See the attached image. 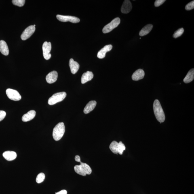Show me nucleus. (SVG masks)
<instances>
[{
  "instance_id": "aec40b11",
  "label": "nucleus",
  "mask_w": 194,
  "mask_h": 194,
  "mask_svg": "<svg viewBox=\"0 0 194 194\" xmlns=\"http://www.w3.org/2000/svg\"><path fill=\"white\" fill-rule=\"evenodd\" d=\"M153 28V25L152 24H148L142 28L141 30L139 35L141 37L147 35L151 31Z\"/></svg>"
},
{
  "instance_id": "ddd939ff",
  "label": "nucleus",
  "mask_w": 194,
  "mask_h": 194,
  "mask_svg": "<svg viewBox=\"0 0 194 194\" xmlns=\"http://www.w3.org/2000/svg\"><path fill=\"white\" fill-rule=\"evenodd\" d=\"M144 72L142 69H138L133 73L132 75V79L133 80L137 81L141 79L144 77Z\"/></svg>"
},
{
  "instance_id": "5701e85b",
  "label": "nucleus",
  "mask_w": 194,
  "mask_h": 194,
  "mask_svg": "<svg viewBox=\"0 0 194 194\" xmlns=\"http://www.w3.org/2000/svg\"><path fill=\"white\" fill-rule=\"evenodd\" d=\"M45 178V175L43 173H40L37 175V178H36V182L37 183H40L43 182Z\"/></svg>"
},
{
  "instance_id": "c85d7f7f",
  "label": "nucleus",
  "mask_w": 194,
  "mask_h": 194,
  "mask_svg": "<svg viewBox=\"0 0 194 194\" xmlns=\"http://www.w3.org/2000/svg\"><path fill=\"white\" fill-rule=\"evenodd\" d=\"M6 115V112L3 110H0V121L5 118Z\"/></svg>"
},
{
  "instance_id": "a878e982",
  "label": "nucleus",
  "mask_w": 194,
  "mask_h": 194,
  "mask_svg": "<svg viewBox=\"0 0 194 194\" xmlns=\"http://www.w3.org/2000/svg\"><path fill=\"white\" fill-rule=\"evenodd\" d=\"M118 144V153H119V154L122 155L124 151L125 150V147L124 144L122 142H119Z\"/></svg>"
},
{
  "instance_id": "a211bd4d",
  "label": "nucleus",
  "mask_w": 194,
  "mask_h": 194,
  "mask_svg": "<svg viewBox=\"0 0 194 194\" xmlns=\"http://www.w3.org/2000/svg\"><path fill=\"white\" fill-rule=\"evenodd\" d=\"M0 52L5 56H8L9 50L7 44L5 41H0Z\"/></svg>"
},
{
  "instance_id": "0eeeda50",
  "label": "nucleus",
  "mask_w": 194,
  "mask_h": 194,
  "mask_svg": "<svg viewBox=\"0 0 194 194\" xmlns=\"http://www.w3.org/2000/svg\"><path fill=\"white\" fill-rule=\"evenodd\" d=\"M57 18L58 20L62 22L69 21L73 23H77L80 21V19L79 18L74 16L57 15Z\"/></svg>"
},
{
  "instance_id": "f8f14e48",
  "label": "nucleus",
  "mask_w": 194,
  "mask_h": 194,
  "mask_svg": "<svg viewBox=\"0 0 194 194\" xmlns=\"http://www.w3.org/2000/svg\"><path fill=\"white\" fill-rule=\"evenodd\" d=\"M113 48L112 45H106L103 48L99 51L97 54V57L99 58L103 59L105 57L106 53L109 52Z\"/></svg>"
},
{
  "instance_id": "393cba45",
  "label": "nucleus",
  "mask_w": 194,
  "mask_h": 194,
  "mask_svg": "<svg viewBox=\"0 0 194 194\" xmlns=\"http://www.w3.org/2000/svg\"><path fill=\"white\" fill-rule=\"evenodd\" d=\"M12 2L13 5L20 7L23 6L25 3V0H13Z\"/></svg>"
},
{
  "instance_id": "b1692460",
  "label": "nucleus",
  "mask_w": 194,
  "mask_h": 194,
  "mask_svg": "<svg viewBox=\"0 0 194 194\" xmlns=\"http://www.w3.org/2000/svg\"><path fill=\"white\" fill-rule=\"evenodd\" d=\"M184 28H180L175 32L173 35V37L174 38H177L180 37L184 33Z\"/></svg>"
},
{
  "instance_id": "bb28decb",
  "label": "nucleus",
  "mask_w": 194,
  "mask_h": 194,
  "mask_svg": "<svg viewBox=\"0 0 194 194\" xmlns=\"http://www.w3.org/2000/svg\"><path fill=\"white\" fill-rule=\"evenodd\" d=\"M194 8V1H193L191 2L188 3L187 5H186L185 9L186 10L190 11L192 9H193Z\"/></svg>"
},
{
  "instance_id": "f3484780",
  "label": "nucleus",
  "mask_w": 194,
  "mask_h": 194,
  "mask_svg": "<svg viewBox=\"0 0 194 194\" xmlns=\"http://www.w3.org/2000/svg\"><path fill=\"white\" fill-rule=\"evenodd\" d=\"M94 77L92 72L87 71L83 74L81 77V81L82 84L86 83L87 82L91 81Z\"/></svg>"
},
{
  "instance_id": "9d476101",
  "label": "nucleus",
  "mask_w": 194,
  "mask_h": 194,
  "mask_svg": "<svg viewBox=\"0 0 194 194\" xmlns=\"http://www.w3.org/2000/svg\"><path fill=\"white\" fill-rule=\"evenodd\" d=\"M132 8V3L128 0H125L121 8V12L127 14L130 12Z\"/></svg>"
},
{
  "instance_id": "4468645a",
  "label": "nucleus",
  "mask_w": 194,
  "mask_h": 194,
  "mask_svg": "<svg viewBox=\"0 0 194 194\" xmlns=\"http://www.w3.org/2000/svg\"><path fill=\"white\" fill-rule=\"evenodd\" d=\"M69 66L71 73L73 74L76 73L79 68V64L77 62L75 61L72 58L70 60Z\"/></svg>"
},
{
  "instance_id": "6ab92c4d",
  "label": "nucleus",
  "mask_w": 194,
  "mask_h": 194,
  "mask_svg": "<svg viewBox=\"0 0 194 194\" xmlns=\"http://www.w3.org/2000/svg\"><path fill=\"white\" fill-rule=\"evenodd\" d=\"M97 102L95 101H91L86 106L83 112L86 114H88L94 109L96 105Z\"/></svg>"
},
{
  "instance_id": "f257e3e1",
  "label": "nucleus",
  "mask_w": 194,
  "mask_h": 194,
  "mask_svg": "<svg viewBox=\"0 0 194 194\" xmlns=\"http://www.w3.org/2000/svg\"><path fill=\"white\" fill-rule=\"evenodd\" d=\"M154 113L156 118L160 123L164 122L165 117L162 108L159 100L156 99L153 104Z\"/></svg>"
},
{
  "instance_id": "c756f323",
  "label": "nucleus",
  "mask_w": 194,
  "mask_h": 194,
  "mask_svg": "<svg viewBox=\"0 0 194 194\" xmlns=\"http://www.w3.org/2000/svg\"><path fill=\"white\" fill-rule=\"evenodd\" d=\"M67 191L66 190H62L57 193H56V194H67Z\"/></svg>"
},
{
  "instance_id": "2eb2a0df",
  "label": "nucleus",
  "mask_w": 194,
  "mask_h": 194,
  "mask_svg": "<svg viewBox=\"0 0 194 194\" xmlns=\"http://www.w3.org/2000/svg\"><path fill=\"white\" fill-rule=\"evenodd\" d=\"M3 156L7 160L12 161L16 158L17 155L16 152L8 151L5 152L3 154Z\"/></svg>"
},
{
  "instance_id": "7c9ffc66",
  "label": "nucleus",
  "mask_w": 194,
  "mask_h": 194,
  "mask_svg": "<svg viewBox=\"0 0 194 194\" xmlns=\"http://www.w3.org/2000/svg\"><path fill=\"white\" fill-rule=\"evenodd\" d=\"M75 160L76 161L80 163L81 162L80 157L79 156V155L75 156Z\"/></svg>"
},
{
  "instance_id": "423d86ee",
  "label": "nucleus",
  "mask_w": 194,
  "mask_h": 194,
  "mask_svg": "<svg viewBox=\"0 0 194 194\" xmlns=\"http://www.w3.org/2000/svg\"><path fill=\"white\" fill-rule=\"evenodd\" d=\"M42 49L44 57L46 60H49L51 57V54L50 53L52 49V45L50 42H47L45 41L44 43Z\"/></svg>"
},
{
  "instance_id": "20e7f679",
  "label": "nucleus",
  "mask_w": 194,
  "mask_h": 194,
  "mask_svg": "<svg viewBox=\"0 0 194 194\" xmlns=\"http://www.w3.org/2000/svg\"><path fill=\"white\" fill-rule=\"evenodd\" d=\"M66 96V93L64 92L56 93L49 99L48 103L50 105H53L58 102L62 101Z\"/></svg>"
},
{
  "instance_id": "7ed1b4c3",
  "label": "nucleus",
  "mask_w": 194,
  "mask_h": 194,
  "mask_svg": "<svg viewBox=\"0 0 194 194\" xmlns=\"http://www.w3.org/2000/svg\"><path fill=\"white\" fill-rule=\"evenodd\" d=\"M80 165H76L74 169L77 174L82 176H85L86 175H90L92 173V169L86 163L80 162Z\"/></svg>"
},
{
  "instance_id": "412c9836",
  "label": "nucleus",
  "mask_w": 194,
  "mask_h": 194,
  "mask_svg": "<svg viewBox=\"0 0 194 194\" xmlns=\"http://www.w3.org/2000/svg\"><path fill=\"white\" fill-rule=\"evenodd\" d=\"M194 78V68L190 70L184 78L183 81L184 83H188L193 81Z\"/></svg>"
},
{
  "instance_id": "cd10ccee",
  "label": "nucleus",
  "mask_w": 194,
  "mask_h": 194,
  "mask_svg": "<svg viewBox=\"0 0 194 194\" xmlns=\"http://www.w3.org/2000/svg\"><path fill=\"white\" fill-rule=\"evenodd\" d=\"M166 1L165 0H156L155 2L154 5L156 7H158L163 4Z\"/></svg>"
},
{
  "instance_id": "f03ea898",
  "label": "nucleus",
  "mask_w": 194,
  "mask_h": 194,
  "mask_svg": "<svg viewBox=\"0 0 194 194\" xmlns=\"http://www.w3.org/2000/svg\"><path fill=\"white\" fill-rule=\"evenodd\" d=\"M65 131V127L64 123L63 122L58 123L53 129V136L54 139L56 141L60 140L63 136Z\"/></svg>"
},
{
  "instance_id": "9b49d317",
  "label": "nucleus",
  "mask_w": 194,
  "mask_h": 194,
  "mask_svg": "<svg viewBox=\"0 0 194 194\" xmlns=\"http://www.w3.org/2000/svg\"><path fill=\"white\" fill-rule=\"evenodd\" d=\"M58 74L56 71H53L49 73L46 77L47 82L50 84L56 82L57 79Z\"/></svg>"
},
{
  "instance_id": "6e6552de",
  "label": "nucleus",
  "mask_w": 194,
  "mask_h": 194,
  "mask_svg": "<svg viewBox=\"0 0 194 194\" xmlns=\"http://www.w3.org/2000/svg\"><path fill=\"white\" fill-rule=\"evenodd\" d=\"M6 94L8 98L13 101H19L21 99V96L18 91L13 89H8L6 91Z\"/></svg>"
},
{
  "instance_id": "4be33fe9",
  "label": "nucleus",
  "mask_w": 194,
  "mask_h": 194,
  "mask_svg": "<svg viewBox=\"0 0 194 194\" xmlns=\"http://www.w3.org/2000/svg\"><path fill=\"white\" fill-rule=\"evenodd\" d=\"M118 143L116 141L112 142L109 146V148L111 151L114 154L118 153Z\"/></svg>"
},
{
  "instance_id": "dca6fc26",
  "label": "nucleus",
  "mask_w": 194,
  "mask_h": 194,
  "mask_svg": "<svg viewBox=\"0 0 194 194\" xmlns=\"http://www.w3.org/2000/svg\"><path fill=\"white\" fill-rule=\"evenodd\" d=\"M36 112L35 110H31L28 112L27 113L23 116L22 121L24 122H27L33 119L36 115Z\"/></svg>"
},
{
  "instance_id": "39448f33",
  "label": "nucleus",
  "mask_w": 194,
  "mask_h": 194,
  "mask_svg": "<svg viewBox=\"0 0 194 194\" xmlns=\"http://www.w3.org/2000/svg\"><path fill=\"white\" fill-rule=\"evenodd\" d=\"M121 20L118 18H116L112 21L110 23L104 26L102 32L104 34L109 33L115 28L117 27L120 24Z\"/></svg>"
},
{
  "instance_id": "1a4fd4ad",
  "label": "nucleus",
  "mask_w": 194,
  "mask_h": 194,
  "mask_svg": "<svg viewBox=\"0 0 194 194\" xmlns=\"http://www.w3.org/2000/svg\"><path fill=\"white\" fill-rule=\"evenodd\" d=\"M35 31V27L34 25L28 26L22 32V35H21V39L23 40H25L29 38L32 35V34L34 33Z\"/></svg>"
}]
</instances>
